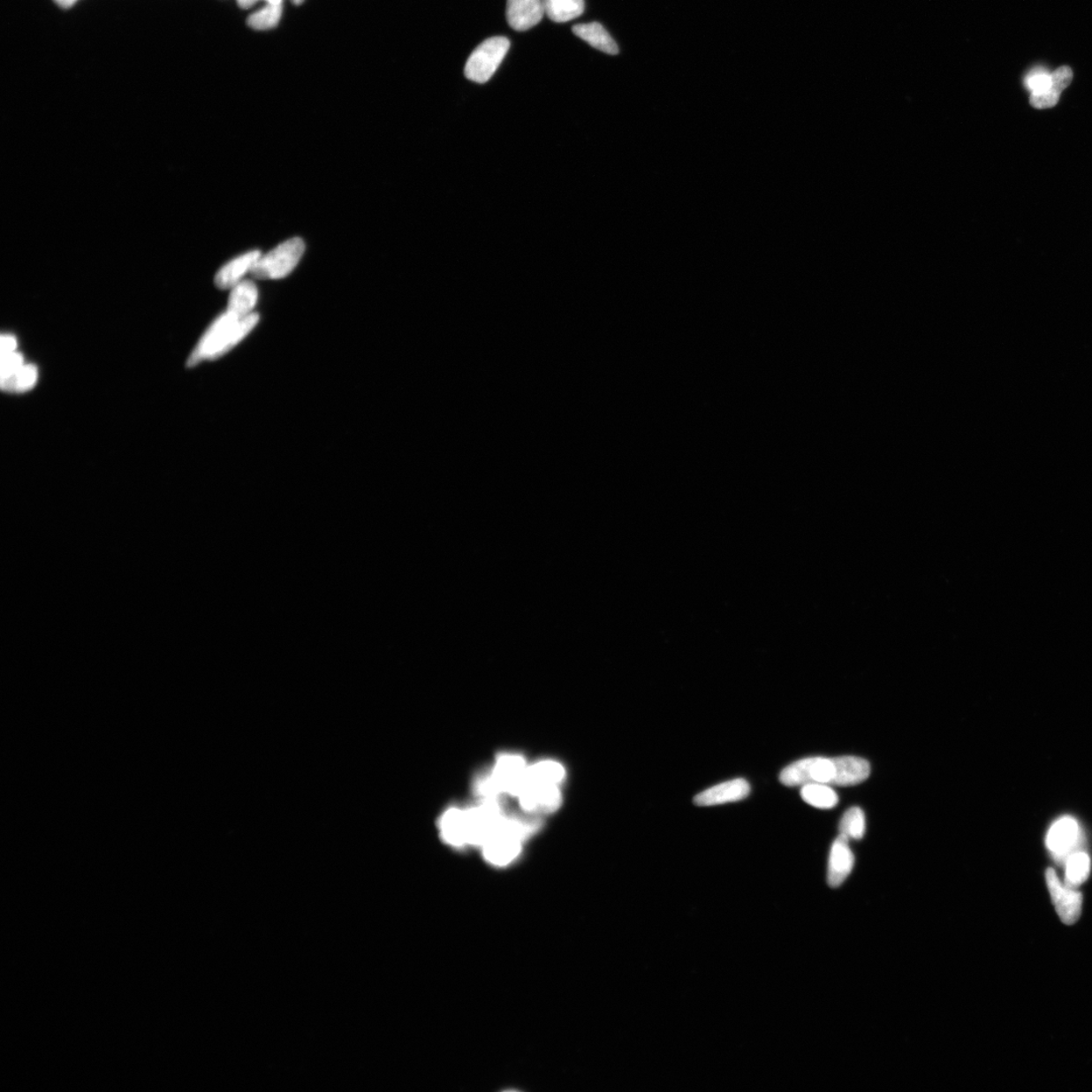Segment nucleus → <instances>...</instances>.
Returning <instances> with one entry per match:
<instances>
[{"label":"nucleus","mask_w":1092,"mask_h":1092,"mask_svg":"<svg viewBox=\"0 0 1092 1092\" xmlns=\"http://www.w3.org/2000/svg\"><path fill=\"white\" fill-rule=\"evenodd\" d=\"M871 772L869 762L852 755L838 758L815 757L797 761L780 774L783 785L793 787L817 783L852 786L864 782Z\"/></svg>","instance_id":"obj_1"},{"label":"nucleus","mask_w":1092,"mask_h":1092,"mask_svg":"<svg viewBox=\"0 0 1092 1092\" xmlns=\"http://www.w3.org/2000/svg\"><path fill=\"white\" fill-rule=\"evenodd\" d=\"M306 246L300 238H292L268 254L257 259L251 275L258 279H279L288 277L303 257Z\"/></svg>","instance_id":"obj_2"},{"label":"nucleus","mask_w":1092,"mask_h":1092,"mask_svg":"<svg viewBox=\"0 0 1092 1092\" xmlns=\"http://www.w3.org/2000/svg\"><path fill=\"white\" fill-rule=\"evenodd\" d=\"M510 49V41L505 37L485 40L467 59L465 75L467 80L486 83L500 66Z\"/></svg>","instance_id":"obj_3"},{"label":"nucleus","mask_w":1092,"mask_h":1092,"mask_svg":"<svg viewBox=\"0 0 1092 1092\" xmlns=\"http://www.w3.org/2000/svg\"><path fill=\"white\" fill-rule=\"evenodd\" d=\"M1046 881L1059 918L1065 925H1073L1081 914V893L1075 891V888L1064 884L1052 868L1046 871Z\"/></svg>","instance_id":"obj_4"},{"label":"nucleus","mask_w":1092,"mask_h":1092,"mask_svg":"<svg viewBox=\"0 0 1092 1092\" xmlns=\"http://www.w3.org/2000/svg\"><path fill=\"white\" fill-rule=\"evenodd\" d=\"M1080 836V825L1074 818L1066 816L1053 823L1048 831L1046 844L1057 861L1066 863L1067 859L1076 853Z\"/></svg>","instance_id":"obj_5"},{"label":"nucleus","mask_w":1092,"mask_h":1092,"mask_svg":"<svg viewBox=\"0 0 1092 1092\" xmlns=\"http://www.w3.org/2000/svg\"><path fill=\"white\" fill-rule=\"evenodd\" d=\"M518 798H519L522 808L528 812H552L557 810L562 802L561 791L557 784L527 780Z\"/></svg>","instance_id":"obj_6"},{"label":"nucleus","mask_w":1092,"mask_h":1092,"mask_svg":"<svg viewBox=\"0 0 1092 1092\" xmlns=\"http://www.w3.org/2000/svg\"><path fill=\"white\" fill-rule=\"evenodd\" d=\"M241 318L236 315L226 311L216 319L209 330L202 336L199 345L193 350L190 359H188V367L197 366L200 362L206 360H213L216 349L220 346L224 338L226 337L230 329L232 328L236 322Z\"/></svg>","instance_id":"obj_7"},{"label":"nucleus","mask_w":1092,"mask_h":1092,"mask_svg":"<svg viewBox=\"0 0 1092 1092\" xmlns=\"http://www.w3.org/2000/svg\"><path fill=\"white\" fill-rule=\"evenodd\" d=\"M527 766L520 755H502L492 773L503 793L519 795L527 782Z\"/></svg>","instance_id":"obj_8"},{"label":"nucleus","mask_w":1092,"mask_h":1092,"mask_svg":"<svg viewBox=\"0 0 1092 1092\" xmlns=\"http://www.w3.org/2000/svg\"><path fill=\"white\" fill-rule=\"evenodd\" d=\"M751 792V786L743 778L733 779L718 784L703 791L694 798L697 807H716L745 800Z\"/></svg>","instance_id":"obj_9"},{"label":"nucleus","mask_w":1092,"mask_h":1092,"mask_svg":"<svg viewBox=\"0 0 1092 1092\" xmlns=\"http://www.w3.org/2000/svg\"><path fill=\"white\" fill-rule=\"evenodd\" d=\"M544 13L542 0H507V22L515 31L524 32L535 27Z\"/></svg>","instance_id":"obj_10"},{"label":"nucleus","mask_w":1092,"mask_h":1092,"mask_svg":"<svg viewBox=\"0 0 1092 1092\" xmlns=\"http://www.w3.org/2000/svg\"><path fill=\"white\" fill-rule=\"evenodd\" d=\"M855 857L849 846V838L839 835L831 846L828 882L830 887L837 888L844 883L853 870Z\"/></svg>","instance_id":"obj_11"},{"label":"nucleus","mask_w":1092,"mask_h":1092,"mask_svg":"<svg viewBox=\"0 0 1092 1092\" xmlns=\"http://www.w3.org/2000/svg\"><path fill=\"white\" fill-rule=\"evenodd\" d=\"M262 256L259 250L249 251L229 262L216 272L215 284L221 290H231L243 281V277L251 273L257 259Z\"/></svg>","instance_id":"obj_12"},{"label":"nucleus","mask_w":1092,"mask_h":1092,"mask_svg":"<svg viewBox=\"0 0 1092 1092\" xmlns=\"http://www.w3.org/2000/svg\"><path fill=\"white\" fill-rule=\"evenodd\" d=\"M1073 72L1068 66H1062L1051 73L1049 86L1037 95H1031V106L1038 110L1053 108L1058 103L1062 91L1070 86Z\"/></svg>","instance_id":"obj_13"},{"label":"nucleus","mask_w":1092,"mask_h":1092,"mask_svg":"<svg viewBox=\"0 0 1092 1092\" xmlns=\"http://www.w3.org/2000/svg\"><path fill=\"white\" fill-rule=\"evenodd\" d=\"M520 842L519 839L514 838L496 835L482 846L485 858L494 865L505 866L519 855Z\"/></svg>","instance_id":"obj_14"},{"label":"nucleus","mask_w":1092,"mask_h":1092,"mask_svg":"<svg viewBox=\"0 0 1092 1092\" xmlns=\"http://www.w3.org/2000/svg\"><path fill=\"white\" fill-rule=\"evenodd\" d=\"M258 300L257 286L249 281H242L231 289L228 311L237 317L244 318L254 313Z\"/></svg>","instance_id":"obj_15"},{"label":"nucleus","mask_w":1092,"mask_h":1092,"mask_svg":"<svg viewBox=\"0 0 1092 1092\" xmlns=\"http://www.w3.org/2000/svg\"><path fill=\"white\" fill-rule=\"evenodd\" d=\"M573 32L577 37L587 42L595 49L606 54L616 55L619 48L613 38L599 23L577 25L573 27Z\"/></svg>","instance_id":"obj_16"},{"label":"nucleus","mask_w":1092,"mask_h":1092,"mask_svg":"<svg viewBox=\"0 0 1092 1092\" xmlns=\"http://www.w3.org/2000/svg\"><path fill=\"white\" fill-rule=\"evenodd\" d=\"M440 828L445 842L457 846L467 844L465 811L458 808L446 811L441 818Z\"/></svg>","instance_id":"obj_17"},{"label":"nucleus","mask_w":1092,"mask_h":1092,"mask_svg":"<svg viewBox=\"0 0 1092 1092\" xmlns=\"http://www.w3.org/2000/svg\"><path fill=\"white\" fill-rule=\"evenodd\" d=\"M544 12L552 22L565 23L585 11L584 0H542Z\"/></svg>","instance_id":"obj_18"},{"label":"nucleus","mask_w":1092,"mask_h":1092,"mask_svg":"<svg viewBox=\"0 0 1092 1092\" xmlns=\"http://www.w3.org/2000/svg\"><path fill=\"white\" fill-rule=\"evenodd\" d=\"M259 321L258 314L252 313L248 316L238 320L235 325L230 329L224 338L218 349L213 357V360L226 354L231 349L235 347L238 343L243 340L246 336L254 330Z\"/></svg>","instance_id":"obj_19"},{"label":"nucleus","mask_w":1092,"mask_h":1092,"mask_svg":"<svg viewBox=\"0 0 1092 1092\" xmlns=\"http://www.w3.org/2000/svg\"><path fill=\"white\" fill-rule=\"evenodd\" d=\"M802 800L819 809L834 808L838 802L836 791L824 784H807L801 788Z\"/></svg>","instance_id":"obj_20"},{"label":"nucleus","mask_w":1092,"mask_h":1092,"mask_svg":"<svg viewBox=\"0 0 1092 1092\" xmlns=\"http://www.w3.org/2000/svg\"><path fill=\"white\" fill-rule=\"evenodd\" d=\"M38 369L33 364H24L15 374L2 379V389L8 393H25L36 386Z\"/></svg>","instance_id":"obj_21"},{"label":"nucleus","mask_w":1092,"mask_h":1092,"mask_svg":"<svg viewBox=\"0 0 1092 1092\" xmlns=\"http://www.w3.org/2000/svg\"><path fill=\"white\" fill-rule=\"evenodd\" d=\"M1090 858L1087 853L1076 852L1066 861V885L1075 888L1087 881L1090 874Z\"/></svg>","instance_id":"obj_22"},{"label":"nucleus","mask_w":1092,"mask_h":1092,"mask_svg":"<svg viewBox=\"0 0 1092 1092\" xmlns=\"http://www.w3.org/2000/svg\"><path fill=\"white\" fill-rule=\"evenodd\" d=\"M565 769L554 761L539 762L527 767V780L538 783L557 784L564 779Z\"/></svg>","instance_id":"obj_23"},{"label":"nucleus","mask_w":1092,"mask_h":1092,"mask_svg":"<svg viewBox=\"0 0 1092 1092\" xmlns=\"http://www.w3.org/2000/svg\"><path fill=\"white\" fill-rule=\"evenodd\" d=\"M865 830L866 819L864 811L859 808L846 810L841 823H839V832H841V835L849 839H861L864 837Z\"/></svg>","instance_id":"obj_24"},{"label":"nucleus","mask_w":1092,"mask_h":1092,"mask_svg":"<svg viewBox=\"0 0 1092 1092\" xmlns=\"http://www.w3.org/2000/svg\"><path fill=\"white\" fill-rule=\"evenodd\" d=\"M282 16L283 5L269 4L266 8L251 15L247 19V25L251 29L257 31L270 30L278 25Z\"/></svg>","instance_id":"obj_25"},{"label":"nucleus","mask_w":1092,"mask_h":1092,"mask_svg":"<svg viewBox=\"0 0 1092 1092\" xmlns=\"http://www.w3.org/2000/svg\"><path fill=\"white\" fill-rule=\"evenodd\" d=\"M477 792L484 800H500L503 793L493 775H489L478 782Z\"/></svg>","instance_id":"obj_26"},{"label":"nucleus","mask_w":1092,"mask_h":1092,"mask_svg":"<svg viewBox=\"0 0 1092 1092\" xmlns=\"http://www.w3.org/2000/svg\"><path fill=\"white\" fill-rule=\"evenodd\" d=\"M24 364L23 355L17 352L2 354V379L15 374Z\"/></svg>","instance_id":"obj_27"},{"label":"nucleus","mask_w":1092,"mask_h":1092,"mask_svg":"<svg viewBox=\"0 0 1092 1092\" xmlns=\"http://www.w3.org/2000/svg\"><path fill=\"white\" fill-rule=\"evenodd\" d=\"M18 341L15 336L11 334H4L2 336V354L17 352Z\"/></svg>","instance_id":"obj_28"},{"label":"nucleus","mask_w":1092,"mask_h":1092,"mask_svg":"<svg viewBox=\"0 0 1092 1092\" xmlns=\"http://www.w3.org/2000/svg\"><path fill=\"white\" fill-rule=\"evenodd\" d=\"M80 2V0H54V3L57 4L59 8L65 10L73 8V6Z\"/></svg>","instance_id":"obj_29"},{"label":"nucleus","mask_w":1092,"mask_h":1092,"mask_svg":"<svg viewBox=\"0 0 1092 1092\" xmlns=\"http://www.w3.org/2000/svg\"><path fill=\"white\" fill-rule=\"evenodd\" d=\"M257 2L258 0H237V3L238 4H239L241 9H249L251 8L252 5L255 4Z\"/></svg>","instance_id":"obj_30"},{"label":"nucleus","mask_w":1092,"mask_h":1092,"mask_svg":"<svg viewBox=\"0 0 1092 1092\" xmlns=\"http://www.w3.org/2000/svg\"><path fill=\"white\" fill-rule=\"evenodd\" d=\"M292 2L297 5H300V4H302L305 2V0H292Z\"/></svg>","instance_id":"obj_31"}]
</instances>
